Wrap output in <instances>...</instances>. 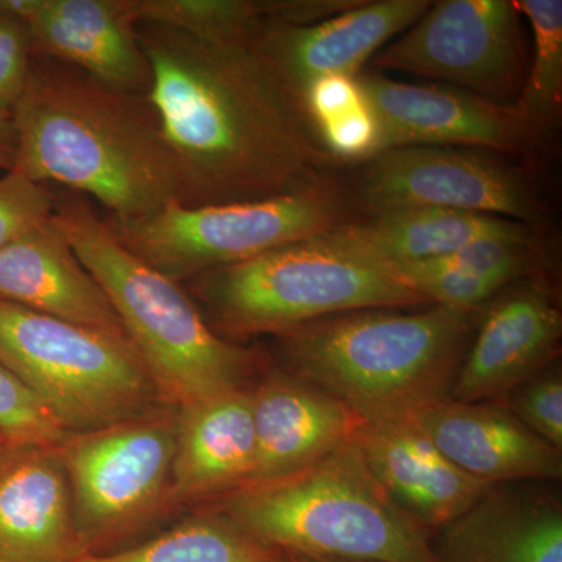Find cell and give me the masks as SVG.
<instances>
[{
  "instance_id": "obj_1",
  "label": "cell",
  "mask_w": 562,
  "mask_h": 562,
  "mask_svg": "<svg viewBox=\"0 0 562 562\" xmlns=\"http://www.w3.org/2000/svg\"><path fill=\"white\" fill-rule=\"evenodd\" d=\"M157 110L187 209L265 201L333 179V158L254 44L210 43L136 25Z\"/></svg>"
},
{
  "instance_id": "obj_2",
  "label": "cell",
  "mask_w": 562,
  "mask_h": 562,
  "mask_svg": "<svg viewBox=\"0 0 562 562\" xmlns=\"http://www.w3.org/2000/svg\"><path fill=\"white\" fill-rule=\"evenodd\" d=\"M11 117L16 155L10 172L61 184L120 220L176 203L171 157L147 95L106 87L63 63L33 58Z\"/></svg>"
},
{
  "instance_id": "obj_3",
  "label": "cell",
  "mask_w": 562,
  "mask_h": 562,
  "mask_svg": "<svg viewBox=\"0 0 562 562\" xmlns=\"http://www.w3.org/2000/svg\"><path fill=\"white\" fill-rule=\"evenodd\" d=\"M476 312L427 305L336 314L281 333L292 373L335 395L364 422L412 419L452 394Z\"/></svg>"
},
{
  "instance_id": "obj_4",
  "label": "cell",
  "mask_w": 562,
  "mask_h": 562,
  "mask_svg": "<svg viewBox=\"0 0 562 562\" xmlns=\"http://www.w3.org/2000/svg\"><path fill=\"white\" fill-rule=\"evenodd\" d=\"M52 220L101 284L162 401L179 408L247 387L258 353L217 335L180 283L117 241L91 199L55 194Z\"/></svg>"
},
{
  "instance_id": "obj_5",
  "label": "cell",
  "mask_w": 562,
  "mask_h": 562,
  "mask_svg": "<svg viewBox=\"0 0 562 562\" xmlns=\"http://www.w3.org/2000/svg\"><path fill=\"white\" fill-rule=\"evenodd\" d=\"M217 513L273 549L327 562H435L431 535L351 438L301 471L222 495Z\"/></svg>"
},
{
  "instance_id": "obj_6",
  "label": "cell",
  "mask_w": 562,
  "mask_h": 562,
  "mask_svg": "<svg viewBox=\"0 0 562 562\" xmlns=\"http://www.w3.org/2000/svg\"><path fill=\"white\" fill-rule=\"evenodd\" d=\"M191 283L222 338L276 335L336 314L431 305L383 262L330 232L251 260L201 273Z\"/></svg>"
},
{
  "instance_id": "obj_7",
  "label": "cell",
  "mask_w": 562,
  "mask_h": 562,
  "mask_svg": "<svg viewBox=\"0 0 562 562\" xmlns=\"http://www.w3.org/2000/svg\"><path fill=\"white\" fill-rule=\"evenodd\" d=\"M351 203L341 184L328 179L308 190L265 201L199 209L169 203L133 220L102 216L125 249L181 284L335 231L350 222Z\"/></svg>"
},
{
  "instance_id": "obj_8",
  "label": "cell",
  "mask_w": 562,
  "mask_h": 562,
  "mask_svg": "<svg viewBox=\"0 0 562 562\" xmlns=\"http://www.w3.org/2000/svg\"><path fill=\"white\" fill-rule=\"evenodd\" d=\"M0 362L69 435L131 419L160 398L131 344L5 301Z\"/></svg>"
},
{
  "instance_id": "obj_9",
  "label": "cell",
  "mask_w": 562,
  "mask_h": 562,
  "mask_svg": "<svg viewBox=\"0 0 562 562\" xmlns=\"http://www.w3.org/2000/svg\"><path fill=\"white\" fill-rule=\"evenodd\" d=\"M177 409L147 412L61 443L85 553H106L168 501Z\"/></svg>"
},
{
  "instance_id": "obj_10",
  "label": "cell",
  "mask_w": 562,
  "mask_h": 562,
  "mask_svg": "<svg viewBox=\"0 0 562 562\" xmlns=\"http://www.w3.org/2000/svg\"><path fill=\"white\" fill-rule=\"evenodd\" d=\"M373 63L450 81L494 102L513 101L527 76L519 10L509 0L431 3Z\"/></svg>"
},
{
  "instance_id": "obj_11",
  "label": "cell",
  "mask_w": 562,
  "mask_h": 562,
  "mask_svg": "<svg viewBox=\"0 0 562 562\" xmlns=\"http://www.w3.org/2000/svg\"><path fill=\"white\" fill-rule=\"evenodd\" d=\"M366 162L357 203L371 216L392 210L441 209L531 225L542 211L524 172L471 151L402 146Z\"/></svg>"
},
{
  "instance_id": "obj_12",
  "label": "cell",
  "mask_w": 562,
  "mask_h": 562,
  "mask_svg": "<svg viewBox=\"0 0 562 562\" xmlns=\"http://www.w3.org/2000/svg\"><path fill=\"white\" fill-rule=\"evenodd\" d=\"M357 81L379 120L383 150L471 146L520 154L538 146L543 136L514 103L446 88L398 83L380 74L360 72Z\"/></svg>"
},
{
  "instance_id": "obj_13",
  "label": "cell",
  "mask_w": 562,
  "mask_h": 562,
  "mask_svg": "<svg viewBox=\"0 0 562 562\" xmlns=\"http://www.w3.org/2000/svg\"><path fill=\"white\" fill-rule=\"evenodd\" d=\"M430 0L361 2L312 25L266 22L254 46L286 90L302 92L324 77H357L387 41L412 27Z\"/></svg>"
},
{
  "instance_id": "obj_14",
  "label": "cell",
  "mask_w": 562,
  "mask_h": 562,
  "mask_svg": "<svg viewBox=\"0 0 562 562\" xmlns=\"http://www.w3.org/2000/svg\"><path fill=\"white\" fill-rule=\"evenodd\" d=\"M560 306L542 280L517 284L487 310L458 372L450 398L503 402L549 368L560 349Z\"/></svg>"
},
{
  "instance_id": "obj_15",
  "label": "cell",
  "mask_w": 562,
  "mask_h": 562,
  "mask_svg": "<svg viewBox=\"0 0 562 562\" xmlns=\"http://www.w3.org/2000/svg\"><path fill=\"white\" fill-rule=\"evenodd\" d=\"M61 446L0 449V562L83 557Z\"/></svg>"
},
{
  "instance_id": "obj_16",
  "label": "cell",
  "mask_w": 562,
  "mask_h": 562,
  "mask_svg": "<svg viewBox=\"0 0 562 562\" xmlns=\"http://www.w3.org/2000/svg\"><path fill=\"white\" fill-rule=\"evenodd\" d=\"M250 398L255 460L244 486L301 471L349 441L364 424L346 403L292 372L269 373L250 387Z\"/></svg>"
},
{
  "instance_id": "obj_17",
  "label": "cell",
  "mask_w": 562,
  "mask_h": 562,
  "mask_svg": "<svg viewBox=\"0 0 562 562\" xmlns=\"http://www.w3.org/2000/svg\"><path fill=\"white\" fill-rule=\"evenodd\" d=\"M412 420L443 457L491 486L522 480H562L561 450L528 430L505 402L449 397Z\"/></svg>"
},
{
  "instance_id": "obj_18",
  "label": "cell",
  "mask_w": 562,
  "mask_h": 562,
  "mask_svg": "<svg viewBox=\"0 0 562 562\" xmlns=\"http://www.w3.org/2000/svg\"><path fill=\"white\" fill-rule=\"evenodd\" d=\"M353 439L392 501L430 535L494 487L443 457L412 419L364 422Z\"/></svg>"
},
{
  "instance_id": "obj_19",
  "label": "cell",
  "mask_w": 562,
  "mask_h": 562,
  "mask_svg": "<svg viewBox=\"0 0 562 562\" xmlns=\"http://www.w3.org/2000/svg\"><path fill=\"white\" fill-rule=\"evenodd\" d=\"M29 31L33 58L72 66L116 90L149 94L151 70L131 0H43Z\"/></svg>"
},
{
  "instance_id": "obj_20",
  "label": "cell",
  "mask_w": 562,
  "mask_h": 562,
  "mask_svg": "<svg viewBox=\"0 0 562 562\" xmlns=\"http://www.w3.org/2000/svg\"><path fill=\"white\" fill-rule=\"evenodd\" d=\"M0 301L131 344L101 284L52 216L0 250Z\"/></svg>"
},
{
  "instance_id": "obj_21",
  "label": "cell",
  "mask_w": 562,
  "mask_h": 562,
  "mask_svg": "<svg viewBox=\"0 0 562 562\" xmlns=\"http://www.w3.org/2000/svg\"><path fill=\"white\" fill-rule=\"evenodd\" d=\"M435 535V562H562L561 503L542 492L498 484Z\"/></svg>"
},
{
  "instance_id": "obj_22",
  "label": "cell",
  "mask_w": 562,
  "mask_h": 562,
  "mask_svg": "<svg viewBox=\"0 0 562 562\" xmlns=\"http://www.w3.org/2000/svg\"><path fill=\"white\" fill-rule=\"evenodd\" d=\"M254 460L250 387L179 406L169 498L222 497L249 482Z\"/></svg>"
},
{
  "instance_id": "obj_23",
  "label": "cell",
  "mask_w": 562,
  "mask_h": 562,
  "mask_svg": "<svg viewBox=\"0 0 562 562\" xmlns=\"http://www.w3.org/2000/svg\"><path fill=\"white\" fill-rule=\"evenodd\" d=\"M338 241L386 266L438 260L483 239L532 238L531 225L490 214L403 209L347 222L330 232Z\"/></svg>"
},
{
  "instance_id": "obj_24",
  "label": "cell",
  "mask_w": 562,
  "mask_h": 562,
  "mask_svg": "<svg viewBox=\"0 0 562 562\" xmlns=\"http://www.w3.org/2000/svg\"><path fill=\"white\" fill-rule=\"evenodd\" d=\"M76 562H292V557L213 512L192 517L133 549L87 553Z\"/></svg>"
},
{
  "instance_id": "obj_25",
  "label": "cell",
  "mask_w": 562,
  "mask_h": 562,
  "mask_svg": "<svg viewBox=\"0 0 562 562\" xmlns=\"http://www.w3.org/2000/svg\"><path fill=\"white\" fill-rule=\"evenodd\" d=\"M301 102L333 160L369 161L383 150L382 128L357 77L313 81L302 92Z\"/></svg>"
},
{
  "instance_id": "obj_26",
  "label": "cell",
  "mask_w": 562,
  "mask_h": 562,
  "mask_svg": "<svg viewBox=\"0 0 562 562\" xmlns=\"http://www.w3.org/2000/svg\"><path fill=\"white\" fill-rule=\"evenodd\" d=\"M131 10L136 25L222 44H254L268 22L266 0H131Z\"/></svg>"
},
{
  "instance_id": "obj_27",
  "label": "cell",
  "mask_w": 562,
  "mask_h": 562,
  "mask_svg": "<svg viewBox=\"0 0 562 562\" xmlns=\"http://www.w3.org/2000/svg\"><path fill=\"white\" fill-rule=\"evenodd\" d=\"M514 3L530 21L535 38L530 70L514 105L543 135L557 124L562 105V2L520 0Z\"/></svg>"
},
{
  "instance_id": "obj_28",
  "label": "cell",
  "mask_w": 562,
  "mask_h": 562,
  "mask_svg": "<svg viewBox=\"0 0 562 562\" xmlns=\"http://www.w3.org/2000/svg\"><path fill=\"white\" fill-rule=\"evenodd\" d=\"M69 432L0 362V438L7 446H61Z\"/></svg>"
},
{
  "instance_id": "obj_29",
  "label": "cell",
  "mask_w": 562,
  "mask_h": 562,
  "mask_svg": "<svg viewBox=\"0 0 562 562\" xmlns=\"http://www.w3.org/2000/svg\"><path fill=\"white\" fill-rule=\"evenodd\" d=\"M539 260L541 257L532 238H492L469 244L435 261L482 277L505 290L508 284L531 277Z\"/></svg>"
},
{
  "instance_id": "obj_30",
  "label": "cell",
  "mask_w": 562,
  "mask_h": 562,
  "mask_svg": "<svg viewBox=\"0 0 562 562\" xmlns=\"http://www.w3.org/2000/svg\"><path fill=\"white\" fill-rule=\"evenodd\" d=\"M503 402L528 430L562 450V379L554 362L509 392Z\"/></svg>"
},
{
  "instance_id": "obj_31",
  "label": "cell",
  "mask_w": 562,
  "mask_h": 562,
  "mask_svg": "<svg viewBox=\"0 0 562 562\" xmlns=\"http://www.w3.org/2000/svg\"><path fill=\"white\" fill-rule=\"evenodd\" d=\"M55 192L16 172L0 177V250L54 213Z\"/></svg>"
},
{
  "instance_id": "obj_32",
  "label": "cell",
  "mask_w": 562,
  "mask_h": 562,
  "mask_svg": "<svg viewBox=\"0 0 562 562\" xmlns=\"http://www.w3.org/2000/svg\"><path fill=\"white\" fill-rule=\"evenodd\" d=\"M32 60L29 25L0 11V113H11L20 101Z\"/></svg>"
},
{
  "instance_id": "obj_33",
  "label": "cell",
  "mask_w": 562,
  "mask_h": 562,
  "mask_svg": "<svg viewBox=\"0 0 562 562\" xmlns=\"http://www.w3.org/2000/svg\"><path fill=\"white\" fill-rule=\"evenodd\" d=\"M361 0H268V22L312 25L357 7Z\"/></svg>"
},
{
  "instance_id": "obj_34",
  "label": "cell",
  "mask_w": 562,
  "mask_h": 562,
  "mask_svg": "<svg viewBox=\"0 0 562 562\" xmlns=\"http://www.w3.org/2000/svg\"><path fill=\"white\" fill-rule=\"evenodd\" d=\"M16 155V132L11 113H0V171L10 172Z\"/></svg>"
},
{
  "instance_id": "obj_35",
  "label": "cell",
  "mask_w": 562,
  "mask_h": 562,
  "mask_svg": "<svg viewBox=\"0 0 562 562\" xmlns=\"http://www.w3.org/2000/svg\"><path fill=\"white\" fill-rule=\"evenodd\" d=\"M292 562H327V561H317V560H308V558L294 557L291 554Z\"/></svg>"
},
{
  "instance_id": "obj_36",
  "label": "cell",
  "mask_w": 562,
  "mask_h": 562,
  "mask_svg": "<svg viewBox=\"0 0 562 562\" xmlns=\"http://www.w3.org/2000/svg\"><path fill=\"white\" fill-rule=\"evenodd\" d=\"M3 446H7L5 441H3L2 438H0V449H2Z\"/></svg>"
}]
</instances>
